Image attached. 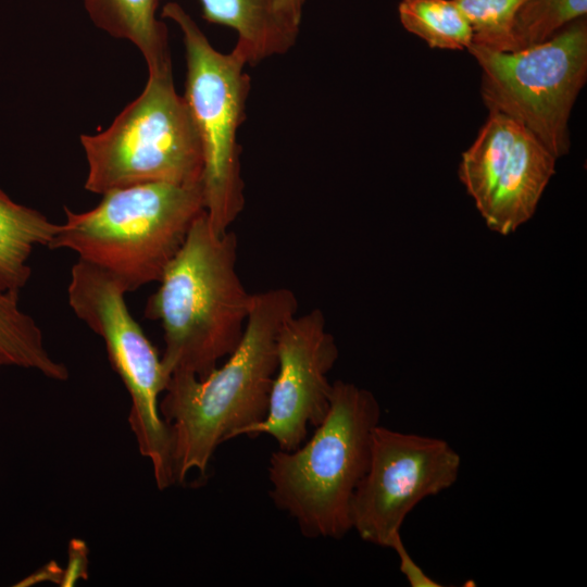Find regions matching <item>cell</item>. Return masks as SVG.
Segmentation results:
<instances>
[{
  "label": "cell",
  "mask_w": 587,
  "mask_h": 587,
  "mask_svg": "<svg viewBox=\"0 0 587 587\" xmlns=\"http://www.w3.org/2000/svg\"><path fill=\"white\" fill-rule=\"evenodd\" d=\"M297 310L288 288L253 294L242 338L223 365L203 378L171 374L159 411L172 435L175 483H184L191 471L205 475L223 442L266 416L278 335Z\"/></svg>",
  "instance_id": "obj_1"
},
{
  "label": "cell",
  "mask_w": 587,
  "mask_h": 587,
  "mask_svg": "<svg viewBox=\"0 0 587 587\" xmlns=\"http://www.w3.org/2000/svg\"><path fill=\"white\" fill-rule=\"evenodd\" d=\"M237 237L217 233L205 211L158 282L145 316L160 322L165 371L205 377L240 342L253 294L237 272Z\"/></svg>",
  "instance_id": "obj_2"
},
{
  "label": "cell",
  "mask_w": 587,
  "mask_h": 587,
  "mask_svg": "<svg viewBox=\"0 0 587 587\" xmlns=\"http://www.w3.org/2000/svg\"><path fill=\"white\" fill-rule=\"evenodd\" d=\"M380 415L372 391L335 380L329 409L312 437L295 450L271 454L270 497L305 537L341 539L352 530L351 503Z\"/></svg>",
  "instance_id": "obj_3"
},
{
  "label": "cell",
  "mask_w": 587,
  "mask_h": 587,
  "mask_svg": "<svg viewBox=\"0 0 587 587\" xmlns=\"http://www.w3.org/2000/svg\"><path fill=\"white\" fill-rule=\"evenodd\" d=\"M93 209L64 207L49 249H68L78 260L113 275L134 291L159 282L204 212L202 183H145L110 190Z\"/></svg>",
  "instance_id": "obj_4"
},
{
  "label": "cell",
  "mask_w": 587,
  "mask_h": 587,
  "mask_svg": "<svg viewBox=\"0 0 587 587\" xmlns=\"http://www.w3.org/2000/svg\"><path fill=\"white\" fill-rule=\"evenodd\" d=\"M148 73L141 93L107 129L80 136L86 190L103 195L145 183H202L200 138L184 96L175 89L172 65Z\"/></svg>",
  "instance_id": "obj_5"
},
{
  "label": "cell",
  "mask_w": 587,
  "mask_h": 587,
  "mask_svg": "<svg viewBox=\"0 0 587 587\" xmlns=\"http://www.w3.org/2000/svg\"><path fill=\"white\" fill-rule=\"evenodd\" d=\"M183 34L186 58L184 98L203 155L204 211L217 233L229 229L245 207L238 130L246 118L251 79L246 55L234 47L216 50L192 17L176 2L163 7Z\"/></svg>",
  "instance_id": "obj_6"
},
{
  "label": "cell",
  "mask_w": 587,
  "mask_h": 587,
  "mask_svg": "<svg viewBox=\"0 0 587 587\" xmlns=\"http://www.w3.org/2000/svg\"><path fill=\"white\" fill-rule=\"evenodd\" d=\"M126 294L121 282L100 267L77 260L71 268L68 304L102 338L110 364L130 397L128 423L139 452L150 461L157 487L164 490L175 484L172 435L159 411L170 374L132 316Z\"/></svg>",
  "instance_id": "obj_7"
},
{
  "label": "cell",
  "mask_w": 587,
  "mask_h": 587,
  "mask_svg": "<svg viewBox=\"0 0 587 587\" xmlns=\"http://www.w3.org/2000/svg\"><path fill=\"white\" fill-rule=\"evenodd\" d=\"M489 112L525 126L558 159L569 152V118L587 78V21L577 18L546 41L517 51L471 43Z\"/></svg>",
  "instance_id": "obj_8"
},
{
  "label": "cell",
  "mask_w": 587,
  "mask_h": 587,
  "mask_svg": "<svg viewBox=\"0 0 587 587\" xmlns=\"http://www.w3.org/2000/svg\"><path fill=\"white\" fill-rule=\"evenodd\" d=\"M460 467V454L445 439L378 424L351 503L352 529L362 540L389 548L411 511L452 487Z\"/></svg>",
  "instance_id": "obj_9"
},
{
  "label": "cell",
  "mask_w": 587,
  "mask_h": 587,
  "mask_svg": "<svg viewBox=\"0 0 587 587\" xmlns=\"http://www.w3.org/2000/svg\"><path fill=\"white\" fill-rule=\"evenodd\" d=\"M555 162L525 126L491 111L463 152L459 176L487 226L508 235L534 215Z\"/></svg>",
  "instance_id": "obj_10"
},
{
  "label": "cell",
  "mask_w": 587,
  "mask_h": 587,
  "mask_svg": "<svg viewBox=\"0 0 587 587\" xmlns=\"http://www.w3.org/2000/svg\"><path fill=\"white\" fill-rule=\"evenodd\" d=\"M338 355L321 310L290 317L278 335L277 370L266 416L240 436L268 435L284 451L302 445L309 426H319L329 409L333 383L328 373Z\"/></svg>",
  "instance_id": "obj_11"
},
{
  "label": "cell",
  "mask_w": 587,
  "mask_h": 587,
  "mask_svg": "<svg viewBox=\"0 0 587 587\" xmlns=\"http://www.w3.org/2000/svg\"><path fill=\"white\" fill-rule=\"evenodd\" d=\"M202 16L237 33L235 47L254 65L288 52L299 28L291 26L277 10V0H200Z\"/></svg>",
  "instance_id": "obj_12"
},
{
  "label": "cell",
  "mask_w": 587,
  "mask_h": 587,
  "mask_svg": "<svg viewBox=\"0 0 587 587\" xmlns=\"http://www.w3.org/2000/svg\"><path fill=\"white\" fill-rule=\"evenodd\" d=\"M159 1L84 0V7L98 28L130 41L151 71L172 65L167 28L155 15Z\"/></svg>",
  "instance_id": "obj_13"
},
{
  "label": "cell",
  "mask_w": 587,
  "mask_h": 587,
  "mask_svg": "<svg viewBox=\"0 0 587 587\" xmlns=\"http://www.w3.org/2000/svg\"><path fill=\"white\" fill-rule=\"evenodd\" d=\"M60 229L41 212L12 200L0 188V290L20 292L32 275L28 260Z\"/></svg>",
  "instance_id": "obj_14"
},
{
  "label": "cell",
  "mask_w": 587,
  "mask_h": 587,
  "mask_svg": "<svg viewBox=\"0 0 587 587\" xmlns=\"http://www.w3.org/2000/svg\"><path fill=\"white\" fill-rule=\"evenodd\" d=\"M18 294L0 290V369L16 366L66 380V365L49 354L40 327L20 308Z\"/></svg>",
  "instance_id": "obj_15"
},
{
  "label": "cell",
  "mask_w": 587,
  "mask_h": 587,
  "mask_svg": "<svg viewBox=\"0 0 587 587\" xmlns=\"http://www.w3.org/2000/svg\"><path fill=\"white\" fill-rule=\"evenodd\" d=\"M398 13L402 26L430 48L463 50L472 43V28L451 0H400Z\"/></svg>",
  "instance_id": "obj_16"
},
{
  "label": "cell",
  "mask_w": 587,
  "mask_h": 587,
  "mask_svg": "<svg viewBox=\"0 0 587 587\" xmlns=\"http://www.w3.org/2000/svg\"><path fill=\"white\" fill-rule=\"evenodd\" d=\"M586 14L587 0H524L499 51H517L541 43Z\"/></svg>",
  "instance_id": "obj_17"
},
{
  "label": "cell",
  "mask_w": 587,
  "mask_h": 587,
  "mask_svg": "<svg viewBox=\"0 0 587 587\" xmlns=\"http://www.w3.org/2000/svg\"><path fill=\"white\" fill-rule=\"evenodd\" d=\"M469 22L472 43L500 50L507 41L514 15L524 0H451Z\"/></svg>",
  "instance_id": "obj_18"
},
{
  "label": "cell",
  "mask_w": 587,
  "mask_h": 587,
  "mask_svg": "<svg viewBox=\"0 0 587 587\" xmlns=\"http://www.w3.org/2000/svg\"><path fill=\"white\" fill-rule=\"evenodd\" d=\"M399 558V570L411 587H442V584L429 577L410 555L401 534L395 535L389 546Z\"/></svg>",
  "instance_id": "obj_19"
},
{
  "label": "cell",
  "mask_w": 587,
  "mask_h": 587,
  "mask_svg": "<svg viewBox=\"0 0 587 587\" xmlns=\"http://www.w3.org/2000/svg\"><path fill=\"white\" fill-rule=\"evenodd\" d=\"M87 547L84 541L74 539L70 544L68 567L63 573L62 586H72L78 578L86 576Z\"/></svg>",
  "instance_id": "obj_20"
},
{
  "label": "cell",
  "mask_w": 587,
  "mask_h": 587,
  "mask_svg": "<svg viewBox=\"0 0 587 587\" xmlns=\"http://www.w3.org/2000/svg\"><path fill=\"white\" fill-rule=\"evenodd\" d=\"M304 0H277V10L285 21L300 29Z\"/></svg>",
  "instance_id": "obj_21"
}]
</instances>
